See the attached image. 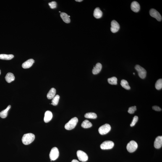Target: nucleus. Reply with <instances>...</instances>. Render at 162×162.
Returning a JSON list of instances; mask_svg holds the SVG:
<instances>
[{
    "label": "nucleus",
    "instance_id": "nucleus-23",
    "mask_svg": "<svg viewBox=\"0 0 162 162\" xmlns=\"http://www.w3.org/2000/svg\"><path fill=\"white\" fill-rule=\"evenodd\" d=\"M86 118L88 119H95L97 118L96 113L93 112H90L86 113L85 115Z\"/></svg>",
    "mask_w": 162,
    "mask_h": 162
},
{
    "label": "nucleus",
    "instance_id": "nucleus-10",
    "mask_svg": "<svg viewBox=\"0 0 162 162\" xmlns=\"http://www.w3.org/2000/svg\"><path fill=\"white\" fill-rule=\"evenodd\" d=\"M120 26L119 24L115 20H113L111 22V30L113 33H116L119 30Z\"/></svg>",
    "mask_w": 162,
    "mask_h": 162
},
{
    "label": "nucleus",
    "instance_id": "nucleus-19",
    "mask_svg": "<svg viewBox=\"0 0 162 162\" xmlns=\"http://www.w3.org/2000/svg\"><path fill=\"white\" fill-rule=\"evenodd\" d=\"M60 17L63 21L66 23H69L70 22V19L69 15L65 13H61L60 14Z\"/></svg>",
    "mask_w": 162,
    "mask_h": 162
},
{
    "label": "nucleus",
    "instance_id": "nucleus-21",
    "mask_svg": "<svg viewBox=\"0 0 162 162\" xmlns=\"http://www.w3.org/2000/svg\"><path fill=\"white\" fill-rule=\"evenodd\" d=\"M14 57V56L12 54H0V59L5 60H9Z\"/></svg>",
    "mask_w": 162,
    "mask_h": 162
},
{
    "label": "nucleus",
    "instance_id": "nucleus-34",
    "mask_svg": "<svg viewBox=\"0 0 162 162\" xmlns=\"http://www.w3.org/2000/svg\"><path fill=\"white\" fill-rule=\"evenodd\" d=\"M1 70H0V75H1Z\"/></svg>",
    "mask_w": 162,
    "mask_h": 162
},
{
    "label": "nucleus",
    "instance_id": "nucleus-30",
    "mask_svg": "<svg viewBox=\"0 0 162 162\" xmlns=\"http://www.w3.org/2000/svg\"><path fill=\"white\" fill-rule=\"evenodd\" d=\"M49 5L51 9H54L57 7V3L55 1H52L48 4Z\"/></svg>",
    "mask_w": 162,
    "mask_h": 162
},
{
    "label": "nucleus",
    "instance_id": "nucleus-17",
    "mask_svg": "<svg viewBox=\"0 0 162 162\" xmlns=\"http://www.w3.org/2000/svg\"><path fill=\"white\" fill-rule=\"evenodd\" d=\"M6 80L8 83H10L11 82L14 80L15 77L14 74L12 73H8L6 74L5 77Z\"/></svg>",
    "mask_w": 162,
    "mask_h": 162
},
{
    "label": "nucleus",
    "instance_id": "nucleus-22",
    "mask_svg": "<svg viewBox=\"0 0 162 162\" xmlns=\"http://www.w3.org/2000/svg\"><path fill=\"white\" fill-rule=\"evenodd\" d=\"M92 126V123L87 120L84 121L82 124V126L85 129L89 128Z\"/></svg>",
    "mask_w": 162,
    "mask_h": 162
},
{
    "label": "nucleus",
    "instance_id": "nucleus-13",
    "mask_svg": "<svg viewBox=\"0 0 162 162\" xmlns=\"http://www.w3.org/2000/svg\"><path fill=\"white\" fill-rule=\"evenodd\" d=\"M34 62L33 59H29L23 64L22 67L24 69L29 68L31 67Z\"/></svg>",
    "mask_w": 162,
    "mask_h": 162
},
{
    "label": "nucleus",
    "instance_id": "nucleus-6",
    "mask_svg": "<svg viewBox=\"0 0 162 162\" xmlns=\"http://www.w3.org/2000/svg\"><path fill=\"white\" fill-rule=\"evenodd\" d=\"M135 69L137 70L139 77L142 79L145 78L146 76L147 71L146 70L139 65L135 66Z\"/></svg>",
    "mask_w": 162,
    "mask_h": 162
},
{
    "label": "nucleus",
    "instance_id": "nucleus-14",
    "mask_svg": "<svg viewBox=\"0 0 162 162\" xmlns=\"http://www.w3.org/2000/svg\"><path fill=\"white\" fill-rule=\"evenodd\" d=\"M53 117L52 113L51 111H47L45 112L44 118V121L45 123H48L51 120Z\"/></svg>",
    "mask_w": 162,
    "mask_h": 162
},
{
    "label": "nucleus",
    "instance_id": "nucleus-28",
    "mask_svg": "<svg viewBox=\"0 0 162 162\" xmlns=\"http://www.w3.org/2000/svg\"><path fill=\"white\" fill-rule=\"evenodd\" d=\"M136 110L137 108L136 106L131 107L129 108L128 112L130 114H133L134 113V112Z\"/></svg>",
    "mask_w": 162,
    "mask_h": 162
},
{
    "label": "nucleus",
    "instance_id": "nucleus-18",
    "mask_svg": "<svg viewBox=\"0 0 162 162\" xmlns=\"http://www.w3.org/2000/svg\"><path fill=\"white\" fill-rule=\"evenodd\" d=\"M56 90L54 88H51L47 95V97L48 99H51L53 98L56 94Z\"/></svg>",
    "mask_w": 162,
    "mask_h": 162
},
{
    "label": "nucleus",
    "instance_id": "nucleus-4",
    "mask_svg": "<svg viewBox=\"0 0 162 162\" xmlns=\"http://www.w3.org/2000/svg\"><path fill=\"white\" fill-rule=\"evenodd\" d=\"M111 129L109 124H106L100 127L98 129V132L101 135H104L108 133Z\"/></svg>",
    "mask_w": 162,
    "mask_h": 162
},
{
    "label": "nucleus",
    "instance_id": "nucleus-1",
    "mask_svg": "<svg viewBox=\"0 0 162 162\" xmlns=\"http://www.w3.org/2000/svg\"><path fill=\"white\" fill-rule=\"evenodd\" d=\"M35 139L34 134L29 133L24 134L22 138L23 143L24 145H27L31 143Z\"/></svg>",
    "mask_w": 162,
    "mask_h": 162
},
{
    "label": "nucleus",
    "instance_id": "nucleus-15",
    "mask_svg": "<svg viewBox=\"0 0 162 162\" xmlns=\"http://www.w3.org/2000/svg\"><path fill=\"white\" fill-rule=\"evenodd\" d=\"M103 13L100 8L97 7L95 9L94 11L93 16L95 18L99 19L101 18L103 16Z\"/></svg>",
    "mask_w": 162,
    "mask_h": 162
},
{
    "label": "nucleus",
    "instance_id": "nucleus-33",
    "mask_svg": "<svg viewBox=\"0 0 162 162\" xmlns=\"http://www.w3.org/2000/svg\"><path fill=\"white\" fill-rule=\"evenodd\" d=\"M75 1L78 2H80L83 1V0H76Z\"/></svg>",
    "mask_w": 162,
    "mask_h": 162
},
{
    "label": "nucleus",
    "instance_id": "nucleus-36",
    "mask_svg": "<svg viewBox=\"0 0 162 162\" xmlns=\"http://www.w3.org/2000/svg\"><path fill=\"white\" fill-rule=\"evenodd\" d=\"M59 12H60V11H59Z\"/></svg>",
    "mask_w": 162,
    "mask_h": 162
},
{
    "label": "nucleus",
    "instance_id": "nucleus-16",
    "mask_svg": "<svg viewBox=\"0 0 162 162\" xmlns=\"http://www.w3.org/2000/svg\"><path fill=\"white\" fill-rule=\"evenodd\" d=\"M102 68V65L100 63L96 64L92 70V72L94 74H96L99 73L101 71Z\"/></svg>",
    "mask_w": 162,
    "mask_h": 162
},
{
    "label": "nucleus",
    "instance_id": "nucleus-35",
    "mask_svg": "<svg viewBox=\"0 0 162 162\" xmlns=\"http://www.w3.org/2000/svg\"><path fill=\"white\" fill-rule=\"evenodd\" d=\"M133 74H135V73H133Z\"/></svg>",
    "mask_w": 162,
    "mask_h": 162
},
{
    "label": "nucleus",
    "instance_id": "nucleus-29",
    "mask_svg": "<svg viewBox=\"0 0 162 162\" xmlns=\"http://www.w3.org/2000/svg\"><path fill=\"white\" fill-rule=\"evenodd\" d=\"M138 118L137 116H135L133 118V120L132 122V123L130 124L131 127H133L135 125L136 123L138 120Z\"/></svg>",
    "mask_w": 162,
    "mask_h": 162
},
{
    "label": "nucleus",
    "instance_id": "nucleus-11",
    "mask_svg": "<svg viewBox=\"0 0 162 162\" xmlns=\"http://www.w3.org/2000/svg\"><path fill=\"white\" fill-rule=\"evenodd\" d=\"M162 146V136H159L157 137L154 143V146L156 149L161 148Z\"/></svg>",
    "mask_w": 162,
    "mask_h": 162
},
{
    "label": "nucleus",
    "instance_id": "nucleus-5",
    "mask_svg": "<svg viewBox=\"0 0 162 162\" xmlns=\"http://www.w3.org/2000/svg\"><path fill=\"white\" fill-rule=\"evenodd\" d=\"M138 147L137 144L134 140H132L127 144V149L130 153H132L135 151Z\"/></svg>",
    "mask_w": 162,
    "mask_h": 162
},
{
    "label": "nucleus",
    "instance_id": "nucleus-26",
    "mask_svg": "<svg viewBox=\"0 0 162 162\" xmlns=\"http://www.w3.org/2000/svg\"><path fill=\"white\" fill-rule=\"evenodd\" d=\"M59 98L60 96L59 95H56L53 98L51 104L53 106H56L59 103Z\"/></svg>",
    "mask_w": 162,
    "mask_h": 162
},
{
    "label": "nucleus",
    "instance_id": "nucleus-25",
    "mask_svg": "<svg viewBox=\"0 0 162 162\" xmlns=\"http://www.w3.org/2000/svg\"><path fill=\"white\" fill-rule=\"evenodd\" d=\"M108 83L111 85H116L117 84V79L116 77H113L109 78L108 80Z\"/></svg>",
    "mask_w": 162,
    "mask_h": 162
},
{
    "label": "nucleus",
    "instance_id": "nucleus-2",
    "mask_svg": "<svg viewBox=\"0 0 162 162\" xmlns=\"http://www.w3.org/2000/svg\"><path fill=\"white\" fill-rule=\"evenodd\" d=\"M78 122V119L76 117H74L70 120L65 125V128L67 130H71L74 129Z\"/></svg>",
    "mask_w": 162,
    "mask_h": 162
},
{
    "label": "nucleus",
    "instance_id": "nucleus-3",
    "mask_svg": "<svg viewBox=\"0 0 162 162\" xmlns=\"http://www.w3.org/2000/svg\"><path fill=\"white\" fill-rule=\"evenodd\" d=\"M59 155V152L56 147H53L50 152L49 156L51 161H55L57 159Z\"/></svg>",
    "mask_w": 162,
    "mask_h": 162
},
{
    "label": "nucleus",
    "instance_id": "nucleus-20",
    "mask_svg": "<svg viewBox=\"0 0 162 162\" xmlns=\"http://www.w3.org/2000/svg\"><path fill=\"white\" fill-rule=\"evenodd\" d=\"M11 108L10 105L8 106L6 109L3 110L0 113V116L2 118H5L7 117L8 115V112Z\"/></svg>",
    "mask_w": 162,
    "mask_h": 162
},
{
    "label": "nucleus",
    "instance_id": "nucleus-7",
    "mask_svg": "<svg viewBox=\"0 0 162 162\" xmlns=\"http://www.w3.org/2000/svg\"><path fill=\"white\" fill-rule=\"evenodd\" d=\"M114 143L111 141H106L101 144L100 147L102 150L111 149L114 147Z\"/></svg>",
    "mask_w": 162,
    "mask_h": 162
},
{
    "label": "nucleus",
    "instance_id": "nucleus-12",
    "mask_svg": "<svg viewBox=\"0 0 162 162\" xmlns=\"http://www.w3.org/2000/svg\"><path fill=\"white\" fill-rule=\"evenodd\" d=\"M140 6L139 3L136 1L133 2L131 4V9L135 12H138L140 10Z\"/></svg>",
    "mask_w": 162,
    "mask_h": 162
},
{
    "label": "nucleus",
    "instance_id": "nucleus-32",
    "mask_svg": "<svg viewBox=\"0 0 162 162\" xmlns=\"http://www.w3.org/2000/svg\"><path fill=\"white\" fill-rule=\"evenodd\" d=\"M71 162H79L78 160L76 159H74L72 160Z\"/></svg>",
    "mask_w": 162,
    "mask_h": 162
},
{
    "label": "nucleus",
    "instance_id": "nucleus-31",
    "mask_svg": "<svg viewBox=\"0 0 162 162\" xmlns=\"http://www.w3.org/2000/svg\"><path fill=\"white\" fill-rule=\"evenodd\" d=\"M153 109L154 110L156 111H161V109L159 107L157 106H154L153 107Z\"/></svg>",
    "mask_w": 162,
    "mask_h": 162
},
{
    "label": "nucleus",
    "instance_id": "nucleus-24",
    "mask_svg": "<svg viewBox=\"0 0 162 162\" xmlns=\"http://www.w3.org/2000/svg\"><path fill=\"white\" fill-rule=\"evenodd\" d=\"M121 85L123 87L127 90L130 89V87L129 85L128 82L125 80H122L121 82Z\"/></svg>",
    "mask_w": 162,
    "mask_h": 162
},
{
    "label": "nucleus",
    "instance_id": "nucleus-8",
    "mask_svg": "<svg viewBox=\"0 0 162 162\" xmlns=\"http://www.w3.org/2000/svg\"><path fill=\"white\" fill-rule=\"evenodd\" d=\"M77 154L78 158L80 161L82 162L86 161L88 160V157L87 154L82 151H77Z\"/></svg>",
    "mask_w": 162,
    "mask_h": 162
},
{
    "label": "nucleus",
    "instance_id": "nucleus-27",
    "mask_svg": "<svg viewBox=\"0 0 162 162\" xmlns=\"http://www.w3.org/2000/svg\"><path fill=\"white\" fill-rule=\"evenodd\" d=\"M155 88L157 90H161L162 88V79H160L157 81L155 84Z\"/></svg>",
    "mask_w": 162,
    "mask_h": 162
},
{
    "label": "nucleus",
    "instance_id": "nucleus-9",
    "mask_svg": "<svg viewBox=\"0 0 162 162\" xmlns=\"http://www.w3.org/2000/svg\"><path fill=\"white\" fill-rule=\"evenodd\" d=\"M150 15L151 17L155 18L157 20L160 22L162 20V17L157 11L154 9H151L150 11Z\"/></svg>",
    "mask_w": 162,
    "mask_h": 162
}]
</instances>
